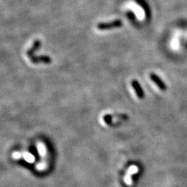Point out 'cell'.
Returning <instances> with one entry per match:
<instances>
[{
    "mask_svg": "<svg viewBox=\"0 0 187 187\" xmlns=\"http://www.w3.org/2000/svg\"><path fill=\"white\" fill-rule=\"evenodd\" d=\"M37 150H38L39 154L41 155V161L40 163L36 165V169L37 171L42 172L45 170L48 166V162H47V157H48V149H47L45 144H44L42 142H38L37 144Z\"/></svg>",
    "mask_w": 187,
    "mask_h": 187,
    "instance_id": "1",
    "label": "cell"
},
{
    "mask_svg": "<svg viewBox=\"0 0 187 187\" xmlns=\"http://www.w3.org/2000/svg\"><path fill=\"white\" fill-rule=\"evenodd\" d=\"M12 157L14 159H20V158H24L27 163L32 164L35 161V157L29 152H18L16 151L12 154Z\"/></svg>",
    "mask_w": 187,
    "mask_h": 187,
    "instance_id": "2",
    "label": "cell"
},
{
    "mask_svg": "<svg viewBox=\"0 0 187 187\" xmlns=\"http://www.w3.org/2000/svg\"><path fill=\"white\" fill-rule=\"evenodd\" d=\"M139 169L138 167L136 165H132L128 169L127 172H126V175L124 177V182L127 185H133V181H132V176L136 174L137 172H138Z\"/></svg>",
    "mask_w": 187,
    "mask_h": 187,
    "instance_id": "3",
    "label": "cell"
},
{
    "mask_svg": "<svg viewBox=\"0 0 187 187\" xmlns=\"http://www.w3.org/2000/svg\"><path fill=\"white\" fill-rule=\"evenodd\" d=\"M121 25H122V22L120 21H115L110 23L99 24L98 25V29L101 31L108 30V29H111V28L118 27H120Z\"/></svg>",
    "mask_w": 187,
    "mask_h": 187,
    "instance_id": "4",
    "label": "cell"
},
{
    "mask_svg": "<svg viewBox=\"0 0 187 187\" xmlns=\"http://www.w3.org/2000/svg\"><path fill=\"white\" fill-rule=\"evenodd\" d=\"M150 79L152 80V81L154 82V83H155L156 85L158 87V88H159L160 90H161V91H166L167 90V87L166 85H165V83H163V81L160 79L158 76H157L156 74H154V73H151L150 74Z\"/></svg>",
    "mask_w": 187,
    "mask_h": 187,
    "instance_id": "5",
    "label": "cell"
},
{
    "mask_svg": "<svg viewBox=\"0 0 187 187\" xmlns=\"http://www.w3.org/2000/svg\"><path fill=\"white\" fill-rule=\"evenodd\" d=\"M132 85H133L134 89L135 90L138 98H144V94H143V91L142 88H141L140 85V83H138V81H137V80H133V82H132Z\"/></svg>",
    "mask_w": 187,
    "mask_h": 187,
    "instance_id": "6",
    "label": "cell"
}]
</instances>
